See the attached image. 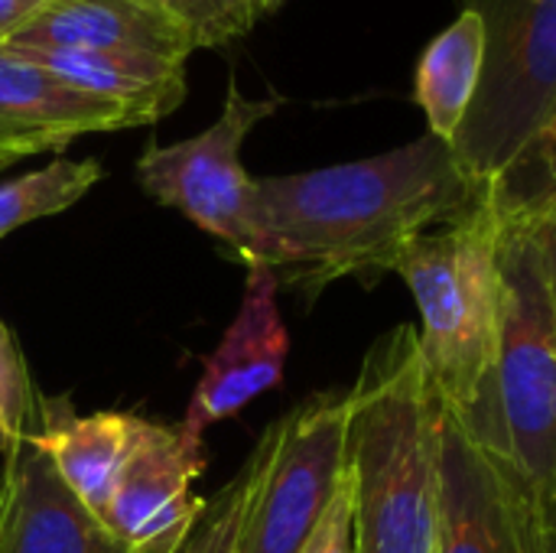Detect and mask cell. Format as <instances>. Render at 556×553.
Masks as SVG:
<instances>
[{"label": "cell", "instance_id": "cell-24", "mask_svg": "<svg viewBox=\"0 0 556 553\" xmlns=\"http://www.w3.org/2000/svg\"><path fill=\"white\" fill-rule=\"evenodd\" d=\"M525 231H531L534 241H538V248H541L544 271H547V284H551V293H554L556 303V215L554 218H547V222H541V225L525 228Z\"/></svg>", "mask_w": 556, "mask_h": 553}, {"label": "cell", "instance_id": "cell-8", "mask_svg": "<svg viewBox=\"0 0 556 553\" xmlns=\"http://www.w3.org/2000/svg\"><path fill=\"white\" fill-rule=\"evenodd\" d=\"M541 521L508 460L443 404L437 553H538Z\"/></svg>", "mask_w": 556, "mask_h": 553}, {"label": "cell", "instance_id": "cell-5", "mask_svg": "<svg viewBox=\"0 0 556 553\" xmlns=\"http://www.w3.org/2000/svg\"><path fill=\"white\" fill-rule=\"evenodd\" d=\"M466 10L485 23V62L450 147L485 189L556 114V0H466Z\"/></svg>", "mask_w": 556, "mask_h": 553}, {"label": "cell", "instance_id": "cell-1", "mask_svg": "<svg viewBox=\"0 0 556 553\" xmlns=\"http://www.w3.org/2000/svg\"><path fill=\"white\" fill-rule=\"evenodd\" d=\"M479 199L482 189L466 179L453 147L433 134L381 156L264 176L254 179L257 267L303 297L345 277L371 287L397 271L424 231Z\"/></svg>", "mask_w": 556, "mask_h": 553}, {"label": "cell", "instance_id": "cell-3", "mask_svg": "<svg viewBox=\"0 0 556 553\" xmlns=\"http://www.w3.org/2000/svg\"><path fill=\"white\" fill-rule=\"evenodd\" d=\"M420 310V349L440 401L482 430L502 332V222L485 196L424 231L397 271Z\"/></svg>", "mask_w": 556, "mask_h": 553}, {"label": "cell", "instance_id": "cell-13", "mask_svg": "<svg viewBox=\"0 0 556 553\" xmlns=\"http://www.w3.org/2000/svg\"><path fill=\"white\" fill-rule=\"evenodd\" d=\"M7 46H65L182 62L195 52L189 33L137 0H49Z\"/></svg>", "mask_w": 556, "mask_h": 553}, {"label": "cell", "instance_id": "cell-11", "mask_svg": "<svg viewBox=\"0 0 556 553\" xmlns=\"http://www.w3.org/2000/svg\"><path fill=\"white\" fill-rule=\"evenodd\" d=\"M0 553H130L104 521L78 502L33 427L3 453Z\"/></svg>", "mask_w": 556, "mask_h": 553}, {"label": "cell", "instance_id": "cell-12", "mask_svg": "<svg viewBox=\"0 0 556 553\" xmlns=\"http://www.w3.org/2000/svg\"><path fill=\"white\" fill-rule=\"evenodd\" d=\"M124 127H140L127 108L85 95L49 68L0 49V153L23 160Z\"/></svg>", "mask_w": 556, "mask_h": 553}, {"label": "cell", "instance_id": "cell-9", "mask_svg": "<svg viewBox=\"0 0 556 553\" xmlns=\"http://www.w3.org/2000/svg\"><path fill=\"white\" fill-rule=\"evenodd\" d=\"M202 469V443H189L179 427L143 420L137 447L101 512L104 528L130 553H173L205 508V499L192 495V479Z\"/></svg>", "mask_w": 556, "mask_h": 553}, {"label": "cell", "instance_id": "cell-21", "mask_svg": "<svg viewBox=\"0 0 556 553\" xmlns=\"http://www.w3.org/2000/svg\"><path fill=\"white\" fill-rule=\"evenodd\" d=\"M42 394L36 391L13 332L0 323V456L36 424Z\"/></svg>", "mask_w": 556, "mask_h": 553}, {"label": "cell", "instance_id": "cell-15", "mask_svg": "<svg viewBox=\"0 0 556 553\" xmlns=\"http://www.w3.org/2000/svg\"><path fill=\"white\" fill-rule=\"evenodd\" d=\"M10 49L72 88L127 108L140 127L166 117L186 98V65L153 55H117L98 49H65V46H0Z\"/></svg>", "mask_w": 556, "mask_h": 553}, {"label": "cell", "instance_id": "cell-17", "mask_svg": "<svg viewBox=\"0 0 556 553\" xmlns=\"http://www.w3.org/2000/svg\"><path fill=\"white\" fill-rule=\"evenodd\" d=\"M502 228H531L556 215V114L482 189Z\"/></svg>", "mask_w": 556, "mask_h": 553}, {"label": "cell", "instance_id": "cell-10", "mask_svg": "<svg viewBox=\"0 0 556 553\" xmlns=\"http://www.w3.org/2000/svg\"><path fill=\"white\" fill-rule=\"evenodd\" d=\"M277 290L280 284L270 267H248L238 316L225 329L218 349L208 355L186 420L179 424V433L189 443H202L208 427L228 420L257 394L280 385L290 336L277 306Z\"/></svg>", "mask_w": 556, "mask_h": 553}, {"label": "cell", "instance_id": "cell-23", "mask_svg": "<svg viewBox=\"0 0 556 553\" xmlns=\"http://www.w3.org/2000/svg\"><path fill=\"white\" fill-rule=\"evenodd\" d=\"M49 0H0V46L16 39Z\"/></svg>", "mask_w": 556, "mask_h": 553}, {"label": "cell", "instance_id": "cell-26", "mask_svg": "<svg viewBox=\"0 0 556 553\" xmlns=\"http://www.w3.org/2000/svg\"><path fill=\"white\" fill-rule=\"evenodd\" d=\"M544 518H547V521H551V525L556 528V492H554V505H551V512H547Z\"/></svg>", "mask_w": 556, "mask_h": 553}, {"label": "cell", "instance_id": "cell-25", "mask_svg": "<svg viewBox=\"0 0 556 553\" xmlns=\"http://www.w3.org/2000/svg\"><path fill=\"white\" fill-rule=\"evenodd\" d=\"M538 553H556V528L544 518L538 531Z\"/></svg>", "mask_w": 556, "mask_h": 553}, {"label": "cell", "instance_id": "cell-7", "mask_svg": "<svg viewBox=\"0 0 556 553\" xmlns=\"http://www.w3.org/2000/svg\"><path fill=\"white\" fill-rule=\"evenodd\" d=\"M277 108L280 98L251 101L231 78L225 108L212 127L169 147L153 143L137 163V179L150 199L225 241L248 267H257L261 241L254 225V179L241 163V147Z\"/></svg>", "mask_w": 556, "mask_h": 553}, {"label": "cell", "instance_id": "cell-4", "mask_svg": "<svg viewBox=\"0 0 556 553\" xmlns=\"http://www.w3.org/2000/svg\"><path fill=\"white\" fill-rule=\"evenodd\" d=\"M472 433L508 460L547 515L556 492V303L541 248L525 228H502V332L492 407L485 427Z\"/></svg>", "mask_w": 556, "mask_h": 553}, {"label": "cell", "instance_id": "cell-2", "mask_svg": "<svg viewBox=\"0 0 556 553\" xmlns=\"http://www.w3.org/2000/svg\"><path fill=\"white\" fill-rule=\"evenodd\" d=\"M440 417L420 336L394 326L345 391V482L355 553H437Z\"/></svg>", "mask_w": 556, "mask_h": 553}, {"label": "cell", "instance_id": "cell-14", "mask_svg": "<svg viewBox=\"0 0 556 553\" xmlns=\"http://www.w3.org/2000/svg\"><path fill=\"white\" fill-rule=\"evenodd\" d=\"M140 427L143 417L117 411L75 414L65 398L42 394L33 437L78 502L101 518L137 447Z\"/></svg>", "mask_w": 556, "mask_h": 553}, {"label": "cell", "instance_id": "cell-20", "mask_svg": "<svg viewBox=\"0 0 556 553\" xmlns=\"http://www.w3.org/2000/svg\"><path fill=\"white\" fill-rule=\"evenodd\" d=\"M251 479H254V466H251V456H248L244 466L235 473V479L225 482L212 499H205V508H202L199 521H195L192 531L173 548V553L235 551V538H238V525H241V515H244V505H248Z\"/></svg>", "mask_w": 556, "mask_h": 553}, {"label": "cell", "instance_id": "cell-6", "mask_svg": "<svg viewBox=\"0 0 556 553\" xmlns=\"http://www.w3.org/2000/svg\"><path fill=\"white\" fill-rule=\"evenodd\" d=\"M251 492L231 553H303L345 476V394L280 414L251 450Z\"/></svg>", "mask_w": 556, "mask_h": 553}, {"label": "cell", "instance_id": "cell-22", "mask_svg": "<svg viewBox=\"0 0 556 553\" xmlns=\"http://www.w3.org/2000/svg\"><path fill=\"white\" fill-rule=\"evenodd\" d=\"M303 553H355V528H352V495H349V482L342 476V486L332 499V505L326 508L313 541L306 544Z\"/></svg>", "mask_w": 556, "mask_h": 553}, {"label": "cell", "instance_id": "cell-28", "mask_svg": "<svg viewBox=\"0 0 556 553\" xmlns=\"http://www.w3.org/2000/svg\"><path fill=\"white\" fill-rule=\"evenodd\" d=\"M277 3H280V0H267V7H277Z\"/></svg>", "mask_w": 556, "mask_h": 553}, {"label": "cell", "instance_id": "cell-19", "mask_svg": "<svg viewBox=\"0 0 556 553\" xmlns=\"http://www.w3.org/2000/svg\"><path fill=\"white\" fill-rule=\"evenodd\" d=\"M173 23H179L195 49H222L241 39L261 13H267V0H137Z\"/></svg>", "mask_w": 556, "mask_h": 553}, {"label": "cell", "instance_id": "cell-16", "mask_svg": "<svg viewBox=\"0 0 556 553\" xmlns=\"http://www.w3.org/2000/svg\"><path fill=\"white\" fill-rule=\"evenodd\" d=\"M485 62V23L476 10L456 16L420 55L414 98L427 114L430 134L440 140H453L463 127Z\"/></svg>", "mask_w": 556, "mask_h": 553}, {"label": "cell", "instance_id": "cell-18", "mask_svg": "<svg viewBox=\"0 0 556 553\" xmlns=\"http://www.w3.org/2000/svg\"><path fill=\"white\" fill-rule=\"evenodd\" d=\"M104 176L98 160H52L20 179L0 186V241L39 218L59 215L75 205Z\"/></svg>", "mask_w": 556, "mask_h": 553}, {"label": "cell", "instance_id": "cell-27", "mask_svg": "<svg viewBox=\"0 0 556 553\" xmlns=\"http://www.w3.org/2000/svg\"><path fill=\"white\" fill-rule=\"evenodd\" d=\"M10 163H16V160H13V156H7V153H0V169H3V166H10Z\"/></svg>", "mask_w": 556, "mask_h": 553}]
</instances>
